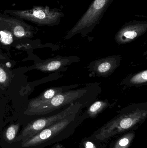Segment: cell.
Segmentation results:
<instances>
[{
  "label": "cell",
  "mask_w": 147,
  "mask_h": 148,
  "mask_svg": "<svg viewBox=\"0 0 147 148\" xmlns=\"http://www.w3.org/2000/svg\"><path fill=\"white\" fill-rule=\"evenodd\" d=\"M82 104L79 102H74L70 103L66 109L58 114L47 117L38 118L32 121L18 134L14 143L24 141L44 129L61 121L69 116L79 113Z\"/></svg>",
  "instance_id": "5b68a950"
},
{
  "label": "cell",
  "mask_w": 147,
  "mask_h": 148,
  "mask_svg": "<svg viewBox=\"0 0 147 148\" xmlns=\"http://www.w3.org/2000/svg\"><path fill=\"white\" fill-rule=\"evenodd\" d=\"M0 27L11 31L15 37L19 38L31 37L33 35V27L22 20L9 16H0Z\"/></svg>",
  "instance_id": "9c48e42d"
},
{
  "label": "cell",
  "mask_w": 147,
  "mask_h": 148,
  "mask_svg": "<svg viewBox=\"0 0 147 148\" xmlns=\"http://www.w3.org/2000/svg\"><path fill=\"white\" fill-rule=\"evenodd\" d=\"M121 56H112L94 61L88 66L91 76L107 77L113 73L120 66Z\"/></svg>",
  "instance_id": "ba28073f"
},
{
  "label": "cell",
  "mask_w": 147,
  "mask_h": 148,
  "mask_svg": "<svg viewBox=\"0 0 147 148\" xmlns=\"http://www.w3.org/2000/svg\"><path fill=\"white\" fill-rule=\"evenodd\" d=\"M147 82V70L134 75L128 81L127 84L133 86L144 84Z\"/></svg>",
  "instance_id": "9a60e30c"
},
{
  "label": "cell",
  "mask_w": 147,
  "mask_h": 148,
  "mask_svg": "<svg viewBox=\"0 0 147 148\" xmlns=\"http://www.w3.org/2000/svg\"><path fill=\"white\" fill-rule=\"evenodd\" d=\"M109 106V103L105 101H97L89 107L86 114L90 118H95Z\"/></svg>",
  "instance_id": "5bb4252c"
},
{
  "label": "cell",
  "mask_w": 147,
  "mask_h": 148,
  "mask_svg": "<svg viewBox=\"0 0 147 148\" xmlns=\"http://www.w3.org/2000/svg\"><path fill=\"white\" fill-rule=\"evenodd\" d=\"M82 143L84 148H99V145L96 143V141L89 138L85 139Z\"/></svg>",
  "instance_id": "2e32d148"
},
{
  "label": "cell",
  "mask_w": 147,
  "mask_h": 148,
  "mask_svg": "<svg viewBox=\"0 0 147 148\" xmlns=\"http://www.w3.org/2000/svg\"><path fill=\"white\" fill-rule=\"evenodd\" d=\"M147 116L146 105H130L121 110L117 116L95 132L89 138L101 142L118 134L135 130L144 122Z\"/></svg>",
  "instance_id": "6da1fadb"
},
{
  "label": "cell",
  "mask_w": 147,
  "mask_h": 148,
  "mask_svg": "<svg viewBox=\"0 0 147 148\" xmlns=\"http://www.w3.org/2000/svg\"><path fill=\"white\" fill-rule=\"evenodd\" d=\"M79 61L77 56H57L37 63L35 68L42 72H53Z\"/></svg>",
  "instance_id": "30bf717a"
},
{
  "label": "cell",
  "mask_w": 147,
  "mask_h": 148,
  "mask_svg": "<svg viewBox=\"0 0 147 148\" xmlns=\"http://www.w3.org/2000/svg\"><path fill=\"white\" fill-rule=\"evenodd\" d=\"M87 92L85 88L68 90L58 94L49 101L35 108H27L24 114L27 115H44L51 113L65 105L70 104L81 98Z\"/></svg>",
  "instance_id": "8992f818"
},
{
  "label": "cell",
  "mask_w": 147,
  "mask_h": 148,
  "mask_svg": "<svg viewBox=\"0 0 147 148\" xmlns=\"http://www.w3.org/2000/svg\"><path fill=\"white\" fill-rule=\"evenodd\" d=\"M79 113L70 115L44 129L29 139L12 144L9 148H44L68 138L85 118H79Z\"/></svg>",
  "instance_id": "7a4b0ae2"
},
{
  "label": "cell",
  "mask_w": 147,
  "mask_h": 148,
  "mask_svg": "<svg viewBox=\"0 0 147 148\" xmlns=\"http://www.w3.org/2000/svg\"><path fill=\"white\" fill-rule=\"evenodd\" d=\"M20 127V123L10 124L3 131V140L4 143L7 145H9V147L14 143L16 138L18 135Z\"/></svg>",
  "instance_id": "7c38bea8"
},
{
  "label": "cell",
  "mask_w": 147,
  "mask_h": 148,
  "mask_svg": "<svg viewBox=\"0 0 147 148\" xmlns=\"http://www.w3.org/2000/svg\"><path fill=\"white\" fill-rule=\"evenodd\" d=\"M147 31L146 21L134 20L125 23L118 30L116 34L115 40L119 45L126 44L140 37Z\"/></svg>",
  "instance_id": "52a82bcc"
},
{
  "label": "cell",
  "mask_w": 147,
  "mask_h": 148,
  "mask_svg": "<svg viewBox=\"0 0 147 148\" xmlns=\"http://www.w3.org/2000/svg\"><path fill=\"white\" fill-rule=\"evenodd\" d=\"M114 0H94L66 36L68 40L77 34L85 36L93 30Z\"/></svg>",
  "instance_id": "3957f363"
},
{
  "label": "cell",
  "mask_w": 147,
  "mask_h": 148,
  "mask_svg": "<svg viewBox=\"0 0 147 148\" xmlns=\"http://www.w3.org/2000/svg\"><path fill=\"white\" fill-rule=\"evenodd\" d=\"M9 76L3 68L0 66V84H4L7 83Z\"/></svg>",
  "instance_id": "e0dca14e"
},
{
  "label": "cell",
  "mask_w": 147,
  "mask_h": 148,
  "mask_svg": "<svg viewBox=\"0 0 147 148\" xmlns=\"http://www.w3.org/2000/svg\"><path fill=\"white\" fill-rule=\"evenodd\" d=\"M4 12L19 19L46 26L59 24L64 16V14L58 10L51 8L48 6H35L30 9L23 10H6Z\"/></svg>",
  "instance_id": "277c9868"
},
{
  "label": "cell",
  "mask_w": 147,
  "mask_h": 148,
  "mask_svg": "<svg viewBox=\"0 0 147 148\" xmlns=\"http://www.w3.org/2000/svg\"><path fill=\"white\" fill-rule=\"evenodd\" d=\"M135 132L131 130L118 139L110 148H128L134 139Z\"/></svg>",
  "instance_id": "4fadbf2b"
},
{
  "label": "cell",
  "mask_w": 147,
  "mask_h": 148,
  "mask_svg": "<svg viewBox=\"0 0 147 148\" xmlns=\"http://www.w3.org/2000/svg\"><path fill=\"white\" fill-rule=\"evenodd\" d=\"M78 84L66 86V87H60V88H54L49 89L44 91L40 95L34 99H32L29 101L27 108H35L41 104V103L49 101L50 99L54 97L56 95L64 92V90H68L74 87L78 86Z\"/></svg>",
  "instance_id": "8fae6325"
}]
</instances>
